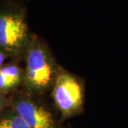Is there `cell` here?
Listing matches in <instances>:
<instances>
[{"label":"cell","instance_id":"1","mask_svg":"<svg viewBox=\"0 0 128 128\" xmlns=\"http://www.w3.org/2000/svg\"><path fill=\"white\" fill-rule=\"evenodd\" d=\"M11 2L0 7V50L16 56L28 46L31 36L24 9Z\"/></svg>","mask_w":128,"mask_h":128},{"label":"cell","instance_id":"2","mask_svg":"<svg viewBox=\"0 0 128 128\" xmlns=\"http://www.w3.org/2000/svg\"><path fill=\"white\" fill-rule=\"evenodd\" d=\"M28 50L26 66V84L33 92H41L54 82L55 69L47 50L35 44Z\"/></svg>","mask_w":128,"mask_h":128},{"label":"cell","instance_id":"3","mask_svg":"<svg viewBox=\"0 0 128 128\" xmlns=\"http://www.w3.org/2000/svg\"><path fill=\"white\" fill-rule=\"evenodd\" d=\"M54 100L64 118L77 113L82 104V90L78 80L68 73L59 74L55 79Z\"/></svg>","mask_w":128,"mask_h":128},{"label":"cell","instance_id":"4","mask_svg":"<svg viewBox=\"0 0 128 128\" xmlns=\"http://www.w3.org/2000/svg\"><path fill=\"white\" fill-rule=\"evenodd\" d=\"M14 110L29 128H55L50 112L32 101L24 99L16 101Z\"/></svg>","mask_w":128,"mask_h":128},{"label":"cell","instance_id":"5","mask_svg":"<svg viewBox=\"0 0 128 128\" xmlns=\"http://www.w3.org/2000/svg\"><path fill=\"white\" fill-rule=\"evenodd\" d=\"M22 70L16 65H6L0 68V93L11 91L22 80Z\"/></svg>","mask_w":128,"mask_h":128},{"label":"cell","instance_id":"6","mask_svg":"<svg viewBox=\"0 0 128 128\" xmlns=\"http://www.w3.org/2000/svg\"><path fill=\"white\" fill-rule=\"evenodd\" d=\"M0 128H29L19 116L14 113H9L0 117Z\"/></svg>","mask_w":128,"mask_h":128},{"label":"cell","instance_id":"7","mask_svg":"<svg viewBox=\"0 0 128 128\" xmlns=\"http://www.w3.org/2000/svg\"><path fill=\"white\" fill-rule=\"evenodd\" d=\"M6 104V100L4 98V96L2 94L0 93V114L2 112V111L3 110L4 108L5 107V105Z\"/></svg>","mask_w":128,"mask_h":128},{"label":"cell","instance_id":"8","mask_svg":"<svg viewBox=\"0 0 128 128\" xmlns=\"http://www.w3.org/2000/svg\"><path fill=\"white\" fill-rule=\"evenodd\" d=\"M6 56L5 55L4 53H2V52L0 50V68L3 66L2 65H3L4 61Z\"/></svg>","mask_w":128,"mask_h":128},{"label":"cell","instance_id":"9","mask_svg":"<svg viewBox=\"0 0 128 128\" xmlns=\"http://www.w3.org/2000/svg\"><path fill=\"white\" fill-rule=\"evenodd\" d=\"M16 0H0V3H4V2H14Z\"/></svg>","mask_w":128,"mask_h":128}]
</instances>
